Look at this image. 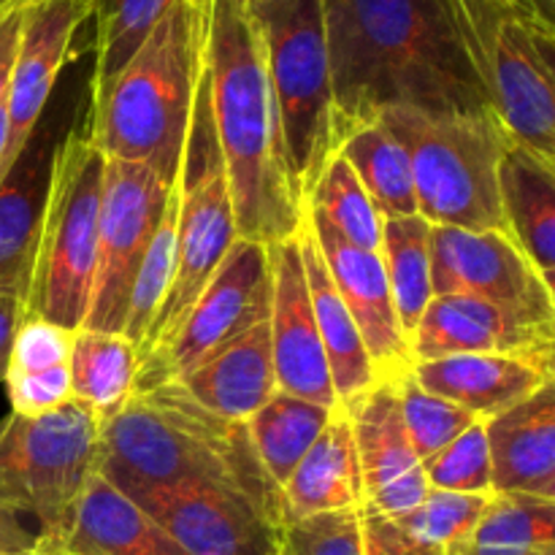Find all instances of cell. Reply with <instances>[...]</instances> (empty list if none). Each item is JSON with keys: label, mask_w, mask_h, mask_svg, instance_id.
<instances>
[{"label": "cell", "mask_w": 555, "mask_h": 555, "mask_svg": "<svg viewBox=\"0 0 555 555\" xmlns=\"http://www.w3.org/2000/svg\"><path fill=\"white\" fill-rule=\"evenodd\" d=\"M383 263L401 331L412 345V334L434 298L431 222L421 215L383 220Z\"/></svg>", "instance_id": "cell-32"}, {"label": "cell", "mask_w": 555, "mask_h": 555, "mask_svg": "<svg viewBox=\"0 0 555 555\" xmlns=\"http://www.w3.org/2000/svg\"><path fill=\"white\" fill-rule=\"evenodd\" d=\"M298 249H301L304 271H307L309 301H312L314 323H318L320 339H323L325 358H328L331 383H334L336 399L341 406H350L361 399L377 379H374L372 361L363 347L361 334L350 318V309L341 301L328 269H325L323 253L318 247L312 228L304 217L301 228L296 233Z\"/></svg>", "instance_id": "cell-27"}, {"label": "cell", "mask_w": 555, "mask_h": 555, "mask_svg": "<svg viewBox=\"0 0 555 555\" xmlns=\"http://www.w3.org/2000/svg\"><path fill=\"white\" fill-rule=\"evenodd\" d=\"M469 52L509 139L555 163V22L488 11L472 27Z\"/></svg>", "instance_id": "cell-10"}, {"label": "cell", "mask_w": 555, "mask_h": 555, "mask_svg": "<svg viewBox=\"0 0 555 555\" xmlns=\"http://www.w3.org/2000/svg\"><path fill=\"white\" fill-rule=\"evenodd\" d=\"M171 188L173 184L163 182L157 171L144 163L106 157L95 276L90 309L81 328L122 334L130 287L166 209Z\"/></svg>", "instance_id": "cell-12"}, {"label": "cell", "mask_w": 555, "mask_h": 555, "mask_svg": "<svg viewBox=\"0 0 555 555\" xmlns=\"http://www.w3.org/2000/svg\"><path fill=\"white\" fill-rule=\"evenodd\" d=\"M450 5H453L455 16H459V25H461V30H464V38H466V30H469L472 22H475L482 11L502 9V5L504 9L529 11V14H537V16H542V20L555 22V14L542 9L537 0H450Z\"/></svg>", "instance_id": "cell-42"}, {"label": "cell", "mask_w": 555, "mask_h": 555, "mask_svg": "<svg viewBox=\"0 0 555 555\" xmlns=\"http://www.w3.org/2000/svg\"><path fill=\"white\" fill-rule=\"evenodd\" d=\"M22 3H25V0H14V3L5 9V14L0 16V106H3L5 98H9L11 70H14V57H16V43H20Z\"/></svg>", "instance_id": "cell-41"}, {"label": "cell", "mask_w": 555, "mask_h": 555, "mask_svg": "<svg viewBox=\"0 0 555 555\" xmlns=\"http://www.w3.org/2000/svg\"><path fill=\"white\" fill-rule=\"evenodd\" d=\"M60 555H188L128 493L92 472L76 502L68 529L54 551Z\"/></svg>", "instance_id": "cell-24"}, {"label": "cell", "mask_w": 555, "mask_h": 555, "mask_svg": "<svg viewBox=\"0 0 555 555\" xmlns=\"http://www.w3.org/2000/svg\"><path fill=\"white\" fill-rule=\"evenodd\" d=\"M276 555H366L363 509L309 515L276 529Z\"/></svg>", "instance_id": "cell-38"}, {"label": "cell", "mask_w": 555, "mask_h": 555, "mask_svg": "<svg viewBox=\"0 0 555 555\" xmlns=\"http://www.w3.org/2000/svg\"><path fill=\"white\" fill-rule=\"evenodd\" d=\"M244 3H247L249 9H255V5H258V3H263V0H244Z\"/></svg>", "instance_id": "cell-48"}, {"label": "cell", "mask_w": 555, "mask_h": 555, "mask_svg": "<svg viewBox=\"0 0 555 555\" xmlns=\"http://www.w3.org/2000/svg\"><path fill=\"white\" fill-rule=\"evenodd\" d=\"M5 141H9V114H5V103L0 106V166H3Z\"/></svg>", "instance_id": "cell-45"}, {"label": "cell", "mask_w": 555, "mask_h": 555, "mask_svg": "<svg viewBox=\"0 0 555 555\" xmlns=\"http://www.w3.org/2000/svg\"><path fill=\"white\" fill-rule=\"evenodd\" d=\"M307 209L318 211L347 244L369 253H383V217L358 182L350 163L336 152L320 173Z\"/></svg>", "instance_id": "cell-33"}, {"label": "cell", "mask_w": 555, "mask_h": 555, "mask_svg": "<svg viewBox=\"0 0 555 555\" xmlns=\"http://www.w3.org/2000/svg\"><path fill=\"white\" fill-rule=\"evenodd\" d=\"M379 122L410 155L417 215L431 225L509 233L499 204V160L513 139L496 114L388 108Z\"/></svg>", "instance_id": "cell-5"}, {"label": "cell", "mask_w": 555, "mask_h": 555, "mask_svg": "<svg viewBox=\"0 0 555 555\" xmlns=\"http://www.w3.org/2000/svg\"><path fill=\"white\" fill-rule=\"evenodd\" d=\"M57 125L60 117L49 114L47 106L27 144L0 177V291L14 293L22 304L47 204L54 152L63 139Z\"/></svg>", "instance_id": "cell-20"}, {"label": "cell", "mask_w": 555, "mask_h": 555, "mask_svg": "<svg viewBox=\"0 0 555 555\" xmlns=\"http://www.w3.org/2000/svg\"><path fill=\"white\" fill-rule=\"evenodd\" d=\"M361 504L363 482L350 415L345 406L336 404L318 442L280 488V526Z\"/></svg>", "instance_id": "cell-25"}, {"label": "cell", "mask_w": 555, "mask_h": 555, "mask_svg": "<svg viewBox=\"0 0 555 555\" xmlns=\"http://www.w3.org/2000/svg\"><path fill=\"white\" fill-rule=\"evenodd\" d=\"M139 350L122 334L79 328L70 347V390L98 417H108L133 396Z\"/></svg>", "instance_id": "cell-30"}, {"label": "cell", "mask_w": 555, "mask_h": 555, "mask_svg": "<svg viewBox=\"0 0 555 555\" xmlns=\"http://www.w3.org/2000/svg\"><path fill=\"white\" fill-rule=\"evenodd\" d=\"M173 383L211 415L247 423L276 393L269 320L222 345Z\"/></svg>", "instance_id": "cell-23"}, {"label": "cell", "mask_w": 555, "mask_h": 555, "mask_svg": "<svg viewBox=\"0 0 555 555\" xmlns=\"http://www.w3.org/2000/svg\"><path fill=\"white\" fill-rule=\"evenodd\" d=\"M101 417L81 401L49 415L0 421V504L38 524V553L54 551L98 469Z\"/></svg>", "instance_id": "cell-8"}, {"label": "cell", "mask_w": 555, "mask_h": 555, "mask_svg": "<svg viewBox=\"0 0 555 555\" xmlns=\"http://www.w3.org/2000/svg\"><path fill=\"white\" fill-rule=\"evenodd\" d=\"M236 238L231 188H228L225 163L217 144L215 117H211L204 47V68H201L193 117H190L188 139H184L182 168H179L177 255H173L171 287L144 345L139 347V361L171 339Z\"/></svg>", "instance_id": "cell-9"}, {"label": "cell", "mask_w": 555, "mask_h": 555, "mask_svg": "<svg viewBox=\"0 0 555 555\" xmlns=\"http://www.w3.org/2000/svg\"><path fill=\"white\" fill-rule=\"evenodd\" d=\"M130 499L188 555H276L280 526L236 491L190 482Z\"/></svg>", "instance_id": "cell-14"}, {"label": "cell", "mask_w": 555, "mask_h": 555, "mask_svg": "<svg viewBox=\"0 0 555 555\" xmlns=\"http://www.w3.org/2000/svg\"><path fill=\"white\" fill-rule=\"evenodd\" d=\"M98 472L128 496L190 482L228 488L280 526V491L255 455L247 423L211 415L173 379L133 393L103 417Z\"/></svg>", "instance_id": "cell-3"}, {"label": "cell", "mask_w": 555, "mask_h": 555, "mask_svg": "<svg viewBox=\"0 0 555 555\" xmlns=\"http://www.w3.org/2000/svg\"><path fill=\"white\" fill-rule=\"evenodd\" d=\"M499 204L509 236L553 285L555 280V163L509 141L499 160Z\"/></svg>", "instance_id": "cell-26"}, {"label": "cell", "mask_w": 555, "mask_h": 555, "mask_svg": "<svg viewBox=\"0 0 555 555\" xmlns=\"http://www.w3.org/2000/svg\"><path fill=\"white\" fill-rule=\"evenodd\" d=\"M269 334L276 390L314 401V404L336 406L339 399L331 383L328 358H325L323 339L314 323L307 271H304L296 236L269 244Z\"/></svg>", "instance_id": "cell-17"}, {"label": "cell", "mask_w": 555, "mask_h": 555, "mask_svg": "<svg viewBox=\"0 0 555 555\" xmlns=\"http://www.w3.org/2000/svg\"><path fill=\"white\" fill-rule=\"evenodd\" d=\"M537 3H540L545 11H551V14H555V0H537Z\"/></svg>", "instance_id": "cell-46"}, {"label": "cell", "mask_w": 555, "mask_h": 555, "mask_svg": "<svg viewBox=\"0 0 555 555\" xmlns=\"http://www.w3.org/2000/svg\"><path fill=\"white\" fill-rule=\"evenodd\" d=\"M434 296H475L531 318L555 320V291L502 231L431 225Z\"/></svg>", "instance_id": "cell-13"}, {"label": "cell", "mask_w": 555, "mask_h": 555, "mask_svg": "<svg viewBox=\"0 0 555 555\" xmlns=\"http://www.w3.org/2000/svg\"><path fill=\"white\" fill-rule=\"evenodd\" d=\"M339 155L350 163L383 220L417 215L410 155L379 119L352 130L339 144Z\"/></svg>", "instance_id": "cell-29"}, {"label": "cell", "mask_w": 555, "mask_h": 555, "mask_svg": "<svg viewBox=\"0 0 555 555\" xmlns=\"http://www.w3.org/2000/svg\"><path fill=\"white\" fill-rule=\"evenodd\" d=\"M177 211H179V179L171 188L163 209L160 222H157L152 242L146 247L144 260H141L139 271H135L133 287H130L128 301V318H125L122 336L133 341L139 350L144 345L146 334H150L152 323H155L157 312H160L163 301L168 296L173 276V255H177Z\"/></svg>", "instance_id": "cell-35"}, {"label": "cell", "mask_w": 555, "mask_h": 555, "mask_svg": "<svg viewBox=\"0 0 555 555\" xmlns=\"http://www.w3.org/2000/svg\"><path fill=\"white\" fill-rule=\"evenodd\" d=\"M249 11L263 33L287 166L307 209L320 173L339 152L323 0H263Z\"/></svg>", "instance_id": "cell-7"}, {"label": "cell", "mask_w": 555, "mask_h": 555, "mask_svg": "<svg viewBox=\"0 0 555 555\" xmlns=\"http://www.w3.org/2000/svg\"><path fill=\"white\" fill-rule=\"evenodd\" d=\"M76 331L47 323L41 318H25L16 328L11 347L9 374H47L70 366V347Z\"/></svg>", "instance_id": "cell-40"}, {"label": "cell", "mask_w": 555, "mask_h": 555, "mask_svg": "<svg viewBox=\"0 0 555 555\" xmlns=\"http://www.w3.org/2000/svg\"><path fill=\"white\" fill-rule=\"evenodd\" d=\"M22 323V298L14 293L0 291V383L5 379L11 361V347H14L16 328Z\"/></svg>", "instance_id": "cell-44"}, {"label": "cell", "mask_w": 555, "mask_h": 555, "mask_svg": "<svg viewBox=\"0 0 555 555\" xmlns=\"http://www.w3.org/2000/svg\"><path fill=\"white\" fill-rule=\"evenodd\" d=\"M396 388H399L401 417H404L406 437H410L412 450L421 459V464L426 459H431L434 453H439L442 448H448L472 423L480 421V417H475L464 406L453 404V401L442 399V396L428 393L426 388L417 385L412 372L396 379Z\"/></svg>", "instance_id": "cell-36"}, {"label": "cell", "mask_w": 555, "mask_h": 555, "mask_svg": "<svg viewBox=\"0 0 555 555\" xmlns=\"http://www.w3.org/2000/svg\"><path fill=\"white\" fill-rule=\"evenodd\" d=\"M493 496V493H491ZM491 496H477V493H450L431 491L426 499L410 513H401L434 547L444 555L459 551L475 531L477 520L486 513Z\"/></svg>", "instance_id": "cell-39"}, {"label": "cell", "mask_w": 555, "mask_h": 555, "mask_svg": "<svg viewBox=\"0 0 555 555\" xmlns=\"http://www.w3.org/2000/svg\"><path fill=\"white\" fill-rule=\"evenodd\" d=\"M206 47V0H173L133 57L90 92L87 135L103 157L177 184Z\"/></svg>", "instance_id": "cell-4"}, {"label": "cell", "mask_w": 555, "mask_h": 555, "mask_svg": "<svg viewBox=\"0 0 555 555\" xmlns=\"http://www.w3.org/2000/svg\"><path fill=\"white\" fill-rule=\"evenodd\" d=\"M304 217L318 238L325 269H328L331 280L361 334L374 369V379L396 383L406 372H412L415 358H412V345L401 331L399 314H396L383 253H369V249L347 244L318 211L307 209Z\"/></svg>", "instance_id": "cell-16"}, {"label": "cell", "mask_w": 555, "mask_h": 555, "mask_svg": "<svg viewBox=\"0 0 555 555\" xmlns=\"http://www.w3.org/2000/svg\"><path fill=\"white\" fill-rule=\"evenodd\" d=\"M90 20V0H25L20 16V43H16L14 70H11L5 114H9V141H5L0 177L27 144L43 117L54 85L65 65L76 57L74 36Z\"/></svg>", "instance_id": "cell-15"}, {"label": "cell", "mask_w": 555, "mask_h": 555, "mask_svg": "<svg viewBox=\"0 0 555 555\" xmlns=\"http://www.w3.org/2000/svg\"><path fill=\"white\" fill-rule=\"evenodd\" d=\"M412 377L428 393L491 421L555 383V356H448L415 363Z\"/></svg>", "instance_id": "cell-21"}, {"label": "cell", "mask_w": 555, "mask_h": 555, "mask_svg": "<svg viewBox=\"0 0 555 555\" xmlns=\"http://www.w3.org/2000/svg\"><path fill=\"white\" fill-rule=\"evenodd\" d=\"M493 493L555 502V383L486 421Z\"/></svg>", "instance_id": "cell-22"}, {"label": "cell", "mask_w": 555, "mask_h": 555, "mask_svg": "<svg viewBox=\"0 0 555 555\" xmlns=\"http://www.w3.org/2000/svg\"><path fill=\"white\" fill-rule=\"evenodd\" d=\"M334 406L314 404L298 396L276 390L247 421L249 442L263 466L271 486L280 491L298 461L309 453L323 428L328 426Z\"/></svg>", "instance_id": "cell-28"}, {"label": "cell", "mask_w": 555, "mask_h": 555, "mask_svg": "<svg viewBox=\"0 0 555 555\" xmlns=\"http://www.w3.org/2000/svg\"><path fill=\"white\" fill-rule=\"evenodd\" d=\"M206 76L238 238L296 236L304 209L287 166L266 43L244 0H206Z\"/></svg>", "instance_id": "cell-2"}, {"label": "cell", "mask_w": 555, "mask_h": 555, "mask_svg": "<svg viewBox=\"0 0 555 555\" xmlns=\"http://www.w3.org/2000/svg\"><path fill=\"white\" fill-rule=\"evenodd\" d=\"M38 555H60V553H38Z\"/></svg>", "instance_id": "cell-49"}, {"label": "cell", "mask_w": 555, "mask_h": 555, "mask_svg": "<svg viewBox=\"0 0 555 555\" xmlns=\"http://www.w3.org/2000/svg\"><path fill=\"white\" fill-rule=\"evenodd\" d=\"M269 247L236 238L171 339L139 361L133 393L179 379L222 345L269 320Z\"/></svg>", "instance_id": "cell-11"}, {"label": "cell", "mask_w": 555, "mask_h": 555, "mask_svg": "<svg viewBox=\"0 0 555 555\" xmlns=\"http://www.w3.org/2000/svg\"><path fill=\"white\" fill-rule=\"evenodd\" d=\"M450 555H555V502L493 493L469 540Z\"/></svg>", "instance_id": "cell-31"}, {"label": "cell", "mask_w": 555, "mask_h": 555, "mask_svg": "<svg viewBox=\"0 0 555 555\" xmlns=\"http://www.w3.org/2000/svg\"><path fill=\"white\" fill-rule=\"evenodd\" d=\"M0 555H38V534L0 504Z\"/></svg>", "instance_id": "cell-43"}, {"label": "cell", "mask_w": 555, "mask_h": 555, "mask_svg": "<svg viewBox=\"0 0 555 555\" xmlns=\"http://www.w3.org/2000/svg\"><path fill=\"white\" fill-rule=\"evenodd\" d=\"M103 168L106 157L85 125L65 128L54 152L22 320L41 318L68 331L85 325L95 276Z\"/></svg>", "instance_id": "cell-6"}, {"label": "cell", "mask_w": 555, "mask_h": 555, "mask_svg": "<svg viewBox=\"0 0 555 555\" xmlns=\"http://www.w3.org/2000/svg\"><path fill=\"white\" fill-rule=\"evenodd\" d=\"M345 410L350 415L358 466H361V507L383 515L415 509L426 499L428 482L421 459L406 437L396 383L377 379L361 399Z\"/></svg>", "instance_id": "cell-19"}, {"label": "cell", "mask_w": 555, "mask_h": 555, "mask_svg": "<svg viewBox=\"0 0 555 555\" xmlns=\"http://www.w3.org/2000/svg\"><path fill=\"white\" fill-rule=\"evenodd\" d=\"M11 3H14V0H0V16H3L5 14V9H9V5Z\"/></svg>", "instance_id": "cell-47"}, {"label": "cell", "mask_w": 555, "mask_h": 555, "mask_svg": "<svg viewBox=\"0 0 555 555\" xmlns=\"http://www.w3.org/2000/svg\"><path fill=\"white\" fill-rule=\"evenodd\" d=\"M448 356H555V320L475 296H434L412 334V358Z\"/></svg>", "instance_id": "cell-18"}, {"label": "cell", "mask_w": 555, "mask_h": 555, "mask_svg": "<svg viewBox=\"0 0 555 555\" xmlns=\"http://www.w3.org/2000/svg\"><path fill=\"white\" fill-rule=\"evenodd\" d=\"M423 475L431 491L477 493L491 496V453H488L486 421H477L455 437L448 448L423 461Z\"/></svg>", "instance_id": "cell-37"}, {"label": "cell", "mask_w": 555, "mask_h": 555, "mask_svg": "<svg viewBox=\"0 0 555 555\" xmlns=\"http://www.w3.org/2000/svg\"><path fill=\"white\" fill-rule=\"evenodd\" d=\"M171 3L173 0H90V20L95 22L90 92L117 76Z\"/></svg>", "instance_id": "cell-34"}, {"label": "cell", "mask_w": 555, "mask_h": 555, "mask_svg": "<svg viewBox=\"0 0 555 555\" xmlns=\"http://www.w3.org/2000/svg\"><path fill=\"white\" fill-rule=\"evenodd\" d=\"M336 146L388 108L493 114L450 0H323Z\"/></svg>", "instance_id": "cell-1"}]
</instances>
